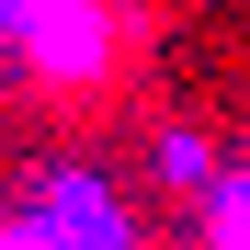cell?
<instances>
[{
	"mask_svg": "<svg viewBox=\"0 0 250 250\" xmlns=\"http://www.w3.org/2000/svg\"><path fill=\"white\" fill-rule=\"evenodd\" d=\"M216 250H250V171L216 193Z\"/></svg>",
	"mask_w": 250,
	"mask_h": 250,
	"instance_id": "1",
	"label": "cell"
},
{
	"mask_svg": "<svg viewBox=\"0 0 250 250\" xmlns=\"http://www.w3.org/2000/svg\"><path fill=\"white\" fill-rule=\"evenodd\" d=\"M34 12H57V0H0V23H34Z\"/></svg>",
	"mask_w": 250,
	"mask_h": 250,
	"instance_id": "3",
	"label": "cell"
},
{
	"mask_svg": "<svg viewBox=\"0 0 250 250\" xmlns=\"http://www.w3.org/2000/svg\"><path fill=\"white\" fill-rule=\"evenodd\" d=\"M0 250H57V239L46 228H0Z\"/></svg>",
	"mask_w": 250,
	"mask_h": 250,
	"instance_id": "2",
	"label": "cell"
}]
</instances>
